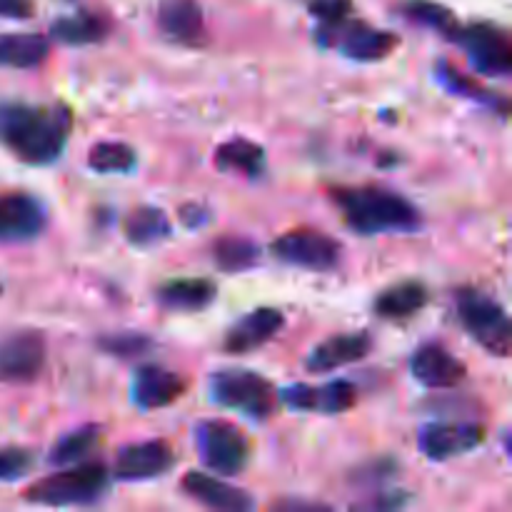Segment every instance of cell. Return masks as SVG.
<instances>
[{
	"label": "cell",
	"mask_w": 512,
	"mask_h": 512,
	"mask_svg": "<svg viewBox=\"0 0 512 512\" xmlns=\"http://www.w3.org/2000/svg\"><path fill=\"white\" fill-rule=\"evenodd\" d=\"M73 133V110L65 103H0V148L25 165H53Z\"/></svg>",
	"instance_id": "cell-1"
},
{
	"label": "cell",
	"mask_w": 512,
	"mask_h": 512,
	"mask_svg": "<svg viewBox=\"0 0 512 512\" xmlns=\"http://www.w3.org/2000/svg\"><path fill=\"white\" fill-rule=\"evenodd\" d=\"M330 198L340 208L345 225L358 235H410L423 228V213L418 205L380 185L333 188Z\"/></svg>",
	"instance_id": "cell-2"
},
{
	"label": "cell",
	"mask_w": 512,
	"mask_h": 512,
	"mask_svg": "<svg viewBox=\"0 0 512 512\" xmlns=\"http://www.w3.org/2000/svg\"><path fill=\"white\" fill-rule=\"evenodd\" d=\"M110 480L113 475L105 463L65 465L60 473H50L28 485L23 500L43 508H90L108 495Z\"/></svg>",
	"instance_id": "cell-3"
},
{
	"label": "cell",
	"mask_w": 512,
	"mask_h": 512,
	"mask_svg": "<svg viewBox=\"0 0 512 512\" xmlns=\"http://www.w3.org/2000/svg\"><path fill=\"white\" fill-rule=\"evenodd\" d=\"M208 393L215 405L253 423H265L280 408L278 388L265 375L248 368L215 370L208 380Z\"/></svg>",
	"instance_id": "cell-4"
},
{
	"label": "cell",
	"mask_w": 512,
	"mask_h": 512,
	"mask_svg": "<svg viewBox=\"0 0 512 512\" xmlns=\"http://www.w3.org/2000/svg\"><path fill=\"white\" fill-rule=\"evenodd\" d=\"M313 35L320 48L335 50L353 63H380L400 48V35L350 15L338 23H318Z\"/></svg>",
	"instance_id": "cell-5"
},
{
	"label": "cell",
	"mask_w": 512,
	"mask_h": 512,
	"mask_svg": "<svg viewBox=\"0 0 512 512\" xmlns=\"http://www.w3.org/2000/svg\"><path fill=\"white\" fill-rule=\"evenodd\" d=\"M455 313L465 333L495 358H508L512 350V323L503 305L483 290L465 288L455 295Z\"/></svg>",
	"instance_id": "cell-6"
},
{
	"label": "cell",
	"mask_w": 512,
	"mask_h": 512,
	"mask_svg": "<svg viewBox=\"0 0 512 512\" xmlns=\"http://www.w3.org/2000/svg\"><path fill=\"white\" fill-rule=\"evenodd\" d=\"M195 448L208 470L223 478L240 475L250 465V440L228 420H200L195 425Z\"/></svg>",
	"instance_id": "cell-7"
},
{
	"label": "cell",
	"mask_w": 512,
	"mask_h": 512,
	"mask_svg": "<svg viewBox=\"0 0 512 512\" xmlns=\"http://www.w3.org/2000/svg\"><path fill=\"white\" fill-rule=\"evenodd\" d=\"M455 45L468 53L475 73L488 78H508L512 73V43L503 28L493 23H458L450 33Z\"/></svg>",
	"instance_id": "cell-8"
},
{
	"label": "cell",
	"mask_w": 512,
	"mask_h": 512,
	"mask_svg": "<svg viewBox=\"0 0 512 512\" xmlns=\"http://www.w3.org/2000/svg\"><path fill=\"white\" fill-rule=\"evenodd\" d=\"M270 255L293 268L330 273L340 265L343 245L340 240L320 233V230H288L270 243Z\"/></svg>",
	"instance_id": "cell-9"
},
{
	"label": "cell",
	"mask_w": 512,
	"mask_h": 512,
	"mask_svg": "<svg viewBox=\"0 0 512 512\" xmlns=\"http://www.w3.org/2000/svg\"><path fill=\"white\" fill-rule=\"evenodd\" d=\"M48 360L43 330H15L0 338V383L28 385L40 378Z\"/></svg>",
	"instance_id": "cell-10"
},
{
	"label": "cell",
	"mask_w": 512,
	"mask_h": 512,
	"mask_svg": "<svg viewBox=\"0 0 512 512\" xmlns=\"http://www.w3.org/2000/svg\"><path fill=\"white\" fill-rule=\"evenodd\" d=\"M178 455L168 440H145L120 448L113 463V478L120 483H145V480L163 478L175 468Z\"/></svg>",
	"instance_id": "cell-11"
},
{
	"label": "cell",
	"mask_w": 512,
	"mask_h": 512,
	"mask_svg": "<svg viewBox=\"0 0 512 512\" xmlns=\"http://www.w3.org/2000/svg\"><path fill=\"white\" fill-rule=\"evenodd\" d=\"M278 395L288 408L315 415H343L358 403V390L350 380H330L323 385L295 383L278 390Z\"/></svg>",
	"instance_id": "cell-12"
},
{
	"label": "cell",
	"mask_w": 512,
	"mask_h": 512,
	"mask_svg": "<svg viewBox=\"0 0 512 512\" xmlns=\"http://www.w3.org/2000/svg\"><path fill=\"white\" fill-rule=\"evenodd\" d=\"M48 228V208L30 193H0V243H33Z\"/></svg>",
	"instance_id": "cell-13"
},
{
	"label": "cell",
	"mask_w": 512,
	"mask_h": 512,
	"mask_svg": "<svg viewBox=\"0 0 512 512\" xmlns=\"http://www.w3.org/2000/svg\"><path fill=\"white\" fill-rule=\"evenodd\" d=\"M485 443V428L475 423H430L418 433V448L433 463H448Z\"/></svg>",
	"instance_id": "cell-14"
},
{
	"label": "cell",
	"mask_w": 512,
	"mask_h": 512,
	"mask_svg": "<svg viewBox=\"0 0 512 512\" xmlns=\"http://www.w3.org/2000/svg\"><path fill=\"white\" fill-rule=\"evenodd\" d=\"M410 375L428 390H450L468 378V368L443 343L430 340L410 355Z\"/></svg>",
	"instance_id": "cell-15"
},
{
	"label": "cell",
	"mask_w": 512,
	"mask_h": 512,
	"mask_svg": "<svg viewBox=\"0 0 512 512\" xmlns=\"http://www.w3.org/2000/svg\"><path fill=\"white\" fill-rule=\"evenodd\" d=\"M188 390L183 375L163 365H140L130 383V400L138 410H163L178 403Z\"/></svg>",
	"instance_id": "cell-16"
},
{
	"label": "cell",
	"mask_w": 512,
	"mask_h": 512,
	"mask_svg": "<svg viewBox=\"0 0 512 512\" xmlns=\"http://www.w3.org/2000/svg\"><path fill=\"white\" fill-rule=\"evenodd\" d=\"M158 30L165 40L183 48H203L208 45V28L198 0H160Z\"/></svg>",
	"instance_id": "cell-17"
},
{
	"label": "cell",
	"mask_w": 512,
	"mask_h": 512,
	"mask_svg": "<svg viewBox=\"0 0 512 512\" xmlns=\"http://www.w3.org/2000/svg\"><path fill=\"white\" fill-rule=\"evenodd\" d=\"M285 328V315L278 308H255L235 320L223 335V350L230 355H248L263 348Z\"/></svg>",
	"instance_id": "cell-18"
},
{
	"label": "cell",
	"mask_w": 512,
	"mask_h": 512,
	"mask_svg": "<svg viewBox=\"0 0 512 512\" xmlns=\"http://www.w3.org/2000/svg\"><path fill=\"white\" fill-rule=\"evenodd\" d=\"M180 488L188 498L198 500L200 505L210 510H225V512H248L255 508V498L245 493L243 488L225 483L218 475L200 473V470H190L180 480Z\"/></svg>",
	"instance_id": "cell-19"
},
{
	"label": "cell",
	"mask_w": 512,
	"mask_h": 512,
	"mask_svg": "<svg viewBox=\"0 0 512 512\" xmlns=\"http://www.w3.org/2000/svg\"><path fill=\"white\" fill-rule=\"evenodd\" d=\"M370 350H373V338L365 330L330 335V338H325L323 343H318L310 350L308 360H305V368L310 373H333V370L345 368V365L365 360L370 355Z\"/></svg>",
	"instance_id": "cell-20"
},
{
	"label": "cell",
	"mask_w": 512,
	"mask_h": 512,
	"mask_svg": "<svg viewBox=\"0 0 512 512\" xmlns=\"http://www.w3.org/2000/svg\"><path fill=\"white\" fill-rule=\"evenodd\" d=\"M218 295V285L208 278H175L165 280L155 290V300L160 308L170 313H200L208 308Z\"/></svg>",
	"instance_id": "cell-21"
},
{
	"label": "cell",
	"mask_w": 512,
	"mask_h": 512,
	"mask_svg": "<svg viewBox=\"0 0 512 512\" xmlns=\"http://www.w3.org/2000/svg\"><path fill=\"white\" fill-rule=\"evenodd\" d=\"M110 23L105 15L93 13V10H78L73 15H63L50 23V38L60 45H73V48H83V45H98L110 38Z\"/></svg>",
	"instance_id": "cell-22"
},
{
	"label": "cell",
	"mask_w": 512,
	"mask_h": 512,
	"mask_svg": "<svg viewBox=\"0 0 512 512\" xmlns=\"http://www.w3.org/2000/svg\"><path fill=\"white\" fill-rule=\"evenodd\" d=\"M433 73H435V80H438L450 95H458V98H465V100H475V103L485 105V108H490L495 115H500V118H508L510 100L505 98V95H498L495 90L485 88L483 83H478V80L470 78V75L460 73L450 60H438Z\"/></svg>",
	"instance_id": "cell-23"
},
{
	"label": "cell",
	"mask_w": 512,
	"mask_h": 512,
	"mask_svg": "<svg viewBox=\"0 0 512 512\" xmlns=\"http://www.w3.org/2000/svg\"><path fill=\"white\" fill-rule=\"evenodd\" d=\"M430 303V288L423 280H400L375 298L373 310L383 320H408Z\"/></svg>",
	"instance_id": "cell-24"
},
{
	"label": "cell",
	"mask_w": 512,
	"mask_h": 512,
	"mask_svg": "<svg viewBox=\"0 0 512 512\" xmlns=\"http://www.w3.org/2000/svg\"><path fill=\"white\" fill-rule=\"evenodd\" d=\"M215 168L220 173H238L245 175L248 180L263 178L268 170V158H265L263 145L253 143L248 138H233L225 140L215 150Z\"/></svg>",
	"instance_id": "cell-25"
},
{
	"label": "cell",
	"mask_w": 512,
	"mask_h": 512,
	"mask_svg": "<svg viewBox=\"0 0 512 512\" xmlns=\"http://www.w3.org/2000/svg\"><path fill=\"white\" fill-rule=\"evenodd\" d=\"M123 235L135 248H153L173 235V225L163 208L140 205V208L130 210L128 218L123 220Z\"/></svg>",
	"instance_id": "cell-26"
},
{
	"label": "cell",
	"mask_w": 512,
	"mask_h": 512,
	"mask_svg": "<svg viewBox=\"0 0 512 512\" xmlns=\"http://www.w3.org/2000/svg\"><path fill=\"white\" fill-rule=\"evenodd\" d=\"M50 40L40 33L0 35V68L30 70L48 60Z\"/></svg>",
	"instance_id": "cell-27"
},
{
	"label": "cell",
	"mask_w": 512,
	"mask_h": 512,
	"mask_svg": "<svg viewBox=\"0 0 512 512\" xmlns=\"http://www.w3.org/2000/svg\"><path fill=\"white\" fill-rule=\"evenodd\" d=\"M213 260L223 273H245L258 268L263 250L245 235H223L213 243Z\"/></svg>",
	"instance_id": "cell-28"
},
{
	"label": "cell",
	"mask_w": 512,
	"mask_h": 512,
	"mask_svg": "<svg viewBox=\"0 0 512 512\" xmlns=\"http://www.w3.org/2000/svg\"><path fill=\"white\" fill-rule=\"evenodd\" d=\"M100 440H103V428L100 425H83V428L70 430L63 438L55 440L53 448L48 450V463L53 468L83 463L93 450H98Z\"/></svg>",
	"instance_id": "cell-29"
},
{
	"label": "cell",
	"mask_w": 512,
	"mask_h": 512,
	"mask_svg": "<svg viewBox=\"0 0 512 512\" xmlns=\"http://www.w3.org/2000/svg\"><path fill=\"white\" fill-rule=\"evenodd\" d=\"M88 165L100 175H128L138 165V153L120 140H103L88 150Z\"/></svg>",
	"instance_id": "cell-30"
},
{
	"label": "cell",
	"mask_w": 512,
	"mask_h": 512,
	"mask_svg": "<svg viewBox=\"0 0 512 512\" xmlns=\"http://www.w3.org/2000/svg\"><path fill=\"white\" fill-rule=\"evenodd\" d=\"M400 13H403L410 23L435 30V33H440L443 38H450V33L458 28V18H455L453 10L435 3V0H405Z\"/></svg>",
	"instance_id": "cell-31"
},
{
	"label": "cell",
	"mask_w": 512,
	"mask_h": 512,
	"mask_svg": "<svg viewBox=\"0 0 512 512\" xmlns=\"http://www.w3.org/2000/svg\"><path fill=\"white\" fill-rule=\"evenodd\" d=\"M98 348L103 350L105 355H113V358L133 360L148 355L150 350L155 348V340L145 333H130V330H123V333L100 335Z\"/></svg>",
	"instance_id": "cell-32"
},
{
	"label": "cell",
	"mask_w": 512,
	"mask_h": 512,
	"mask_svg": "<svg viewBox=\"0 0 512 512\" xmlns=\"http://www.w3.org/2000/svg\"><path fill=\"white\" fill-rule=\"evenodd\" d=\"M35 468V453L20 445L0 448V483H18Z\"/></svg>",
	"instance_id": "cell-33"
},
{
	"label": "cell",
	"mask_w": 512,
	"mask_h": 512,
	"mask_svg": "<svg viewBox=\"0 0 512 512\" xmlns=\"http://www.w3.org/2000/svg\"><path fill=\"white\" fill-rule=\"evenodd\" d=\"M308 10L318 23H338L353 13V0H310Z\"/></svg>",
	"instance_id": "cell-34"
},
{
	"label": "cell",
	"mask_w": 512,
	"mask_h": 512,
	"mask_svg": "<svg viewBox=\"0 0 512 512\" xmlns=\"http://www.w3.org/2000/svg\"><path fill=\"white\" fill-rule=\"evenodd\" d=\"M395 468H398V463H395L393 458H378V460H370L365 468L355 470L353 478L358 480V483H380V480H388L390 475H395Z\"/></svg>",
	"instance_id": "cell-35"
},
{
	"label": "cell",
	"mask_w": 512,
	"mask_h": 512,
	"mask_svg": "<svg viewBox=\"0 0 512 512\" xmlns=\"http://www.w3.org/2000/svg\"><path fill=\"white\" fill-rule=\"evenodd\" d=\"M410 503V493L405 490H383V493H375V498L365 500L363 508L368 510H400Z\"/></svg>",
	"instance_id": "cell-36"
},
{
	"label": "cell",
	"mask_w": 512,
	"mask_h": 512,
	"mask_svg": "<svg viewBox=\"0 0 512 512\" xmlns=\"http://www.w3.org/2000/svg\"><path fill=\"white\" fill-rule=\"evenodd\" d=\"M178 218L185 228H205L210 223V218H213V213H210V208H205L200 203H185L178 210Z\"/></svg>",
	"instance_id": "cell-37"
},
{
	"label": "cell",
	"mask_w": 512,
	"mask_h": 512,
	"mask_svg": "<svg viewBox=\"0 0 512 512\" xmlns=\"http://www.w3.org/2000/svg\"><path fill=\"white\" fill-rule=\"evenodd\" d=\"M33 0H0V18L8 20H28L33 18Z\"/></svg>",
	"instance_id": "cell-38"
},
{
	"label": "cell",
	"mask_w": 512,
	"mask_h": 512,
	"mask_svg": "<svg viewBox=\"0 0 512 512\" xmlns=\"http://www.w3.org/2000/svg\"><path fill=\"white\" fill-rule=\"evenodd\" d=\"M273 508H278V510H300V508H305V510H318V508H323V505H318V503H303V500H278V503H275Z\"/></svg>",
	"instance_id": "cell-39"
},
{
	"label": "cell",
	"mask_w": 512,
	"mask_h": 512,
	"mask_svg": "<svg viewBox=\"0 0 512 512\" xmlns=\"http://www.w3.org/2000/svg\"><path fill=\"white\" fill-rule=\"evenodd\" d=\"M0 295H3V280H0Z\"/></svg>",
	"instance_id": "cell-40"
}]
</instances>
